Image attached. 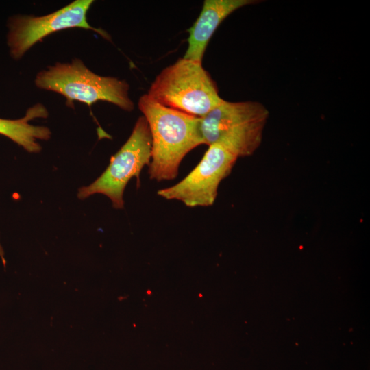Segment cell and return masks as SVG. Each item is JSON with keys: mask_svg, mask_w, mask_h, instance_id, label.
<instances>
[{"mask_svg": "<svg viewBox=\"0 0 370 370\" xmlns=\"http://www.w3.org/2000/svg\"><path fill=\"white\" fill-rule=\"evenodd\" d=\"M238 146L223 139L209 145L188 175L174 186L159 190L158 195L166 199L180 201L188 207L213 205L221 182L230 173L237 159L245 157Z\"/></svg>", "mask_w": 370, "mask_h": 370, "instance_id": "277c9868", "label": "cell"}, {"mask_svg": "<svg viewBox=\"0 0 370 370\" xmlns=\"http://www.w3.org/2000/svg\"><path fill=\"white\" fill-rule=\"evenodd\" d=\"M147 95L166 107L199 118L223 100L201 63L184 58L164 69Z\"/></svg>", "mask_w": 370, "mask_h": 370, "instance_id": "7a4b0ae2", "label": "cell"}, {"mask_svg": "<svg viewBox=\"0 0 370 370\" xmlns=\"http://www.w3.org/2000/svg\"><path fill=\"white\" fill-rule=\"evenodd\" d=\"M258 2L256 0H205L199 17L187 30L189 34L188 48L183 58L201 63L209 40L221 22L236 10Z\"/></svg>", "mask_w": 370, "mask_h": 370, "instance_id": "ba28073f", "label": "cell"}, {"mask_svg": "<svg viewBox=\"0 0 370 370\" xmlns=\"http://www.w3.org/2000/svg\"><path fill=\"white\" fill-rule=\"evenodd\" d=\"M92 3V0H75L45 16L18 15L11 18L7 41L12 58L21 59L33 45L46 36L69 28L92 30L110 40L104 30L92 27L87 21V12Z\"/></svg>", "mask_w": 370, "mask_h": 370, "instance_id": "8992f818", "label": "cell"}, {"mask_svg": "<svg viewBox=\"0 0 370 370\" xmlns=\"http://www.w3.org/2000/svg\"><path fill=\"white\" fill-rule=\"evenodd\" d=\"M0 247H1V244H0Z\"/></svg>", "mask_w": 370, "mask_h": 370, "instance_id": "30bf717a", "label": "cell"}, {"mask_svg": "<svg viewBox=\"0 0 370 370\" xmlns=\"http://www.w3.org/2000/svg\"><path fill=\"white\" fill-rule=\"evenodd\" d=\"M138 106L151 133L150 179H175L184 157L204 144L200 118L166 107L147 94L140 97Z\"/></svg>", "mask_w": 370, "mask_h": 370, "instance_id": "6da1fadb", "label": "cell"}, {"mask_svg": "<svg viewBox=\"0 0 370 370\" xmlns=\"http://www.w3.org/2000/svg\"><path fill=\"white\" fill-rule=\"evenodd\" d=\"M36 86L63 95L69 106L73 101L92 103L103 101L112 103L123 110L134 108L129 97L130 85L123 79L99 75L88 69L79 58L70 62H57L38 73Z\"/></svg>", "mask_w": 370, "mask_h": 370, "instance_id": "3957f363", "label": "cell"}, {"mask_svg": "<svg viewBox=\"0 0 370 370\" xmlns=\"http://www.w3.org/2000/svg\"><path fill=\"white\" fill-rule=\"evenodd\" d=\"M151 137L148 123L142 116L137 119L132 134L121 149L113 155L105 171L92 184L82 186L77 196L84 199L94 194H102L112 201L114 208L124 207L123 193L134 177L140 186L143 168L149 164Z\"/></svg>", "mask_w": 370, "mask_h": 370, "instance_id": "5b68a950", "label": "cell"}, {"mask_svg": "<svg viewBox=\"0 0 370 370\" xmlns=\"http://www.w3.org/2000/svg\"><path fill=\"white\" fill-rule=\"evenodd\" d=\"M269 112L258 101L223 100L200 118L204 144L210 145L224 134L258 121H267Z\"/></svg>", "mask_w": 370, "mask_h": 370, "instance_id": "52a82bcc", "label": "cell"}, {"mask_svg": "<svg viewBox=\"0 0 370 370\" xmlns=\"http://www.w3.org/2000/svg\"><path fill=\"white\" fill-rule=\"evenodd\" d=\"M47 116V108L42 104L37 103L29 108L21 119L0 118V134L9 138L29 153H38L42 147L37 140H49L51 132L48 127L33 125L29 121L36 118L45 119Z\"/></svg>", "mask_w": 370, "mask_h": 370, "instance_id": "9c48e42d", "label": "cell"}]
</instances>
